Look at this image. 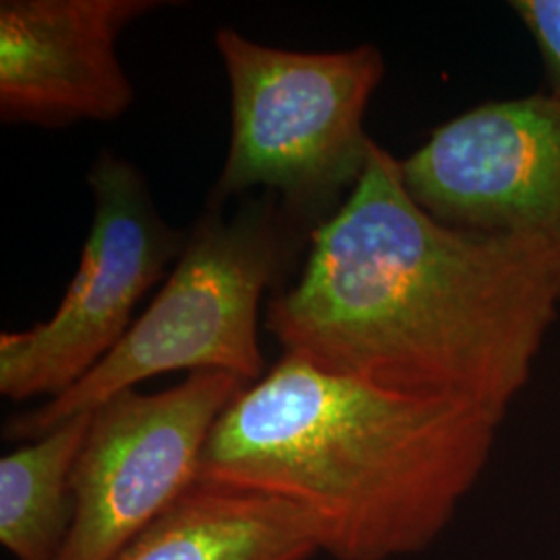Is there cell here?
<instances>
[{
  "label": "cell",
  "instance_id": "cell-6",
  "mask_svg": "<svg viewBox=\"0 0 560 560\" xmlns=\"http://www.w3.org/2000/svg\"><path fill=\"white\" fill-rule=\"evenodd\" d=\"M399 166L432 219L527 252L560 300V101L536 92L474 106Z\"/></svg>",
  "mask_w": 560,
  "mask_h": 560
},
{
  "label": "cell",
  "instance_id": "cell-2",
  "mask_svg": "<svg viewBox=\"0 0 560 560\" xmlns=\"http://www.w3.org/2000/svg\"><path fill=\"white\" fill-rule=\"evenodd\" d=\"M502 420L282 353L222 413L198 481L293 504L330 559L411 557L480 480Z\"/></svg>",
  "mask_w": 560,
  "mask_h": 560
},
{
  "label": "cell",
  "instance_id": "cell-8",
  "mask_svg": "<svg viewBox=\"0 0 560 560\" xmlns=\"http://www.w3.org/2000/svg\"><path fill=\"white\" fill-rule=\"evenodd\" d=\"M166 0H2L0 120L59 129L122 117L136 90L117 40Z\"/></svg>",
  "mask_w": 560,
  "mask_h": 560
},
{
  "label": "cell",
  "instance_id": "cell-9",
  "mask_svg": "<svg viewBox=\"0 0 560 560\" xmlns=\"http://www.w3.org/2000/svg\"><path fill=\"white\" fill-rule=\"evenodd\" d=\"M318 552L293 504L196 481L113 560H310Z\"/></svg>",
  "mask_w": 560,
  "mask_h": 560
},
{
  "label": "cell",
  "instance_id": "cell-10",
  "mask_svg": "<svg viewBox=\"0 0 560 560\" xmlns=\"http://www.w3.org/2000/svg\"><path fill=\"white\" fill-rule=\"evenodd\" d=\"M92 413L0 459V544L18 560H60L73 521L71 474Z\"/></svg>",
  "mask_w": 560,
  "mask_h": 560
},
{
  "label": "cell",
  "instance_id": "cell-4",
  "mask_svg": "<svg viewBox=\"0 0 560 560\" xmlns=\"http://www.w3.org/2000/svg\"><path fill=\"white\" fill-rule=\"evenodd\" d=\"M214 44L231 90V143L210 200L264 189L312 235L365 173L376 141L363 119L384 78L381 50H282L229 25Z\"/></svg>",
  "mask_w": 560,
  "mask_h": 560
},
{
  "label": "cell",
  "instance_id": "cell-1",
  "mask_svg": "<svg viewBox=\"0 0 560 560\" xmlns=\"http://www.w3.org/2000/svg\"><path fill=\"white\" fill-rule=\"evenodd\" d=\"M559 307L527 252L432 219L374 143L358 187L312 233L300 280L270 301L266 330L326 372L504 418Z\"/></svg>",
  "mask_w": 560,
  "mask_h": 560
},
{
  "label": "cell",
  "instance_id": "cell-7",
  "mask_svg": "<svg viewBox=\"0 0 560 560\" xmlns=\"http://www.w3.org/2000/svg\"><path fill=\"white\" fill-rule=\"evenodd\" d=\"M249 382L191 372L162 393L136 388L92 411L71 474L73 521L60 560H113L196 486L214 425Z\"/></svg>",
  "mask_w": 560,
  "mask_h": 560
},
{
  "label": "cell",
  "instance_id": "cell-3",
  "mask_svg": "<svg viewBox=\"0 0 560 560\" xmlns=\"http://www.w3.org/2000/svg\"><path fill=\"white\" fill-rule=\"evenodd\" d=\"M310 237L270 194L247 201L229 219L222 203L208 200L171 277L140 320L78 384L7 421L4 436L36 441L136 384L177 370L260 381L266 368L258 340L261 295Z\"/></svg>",
  "mask_w": 560,
  "mask_h": 560
},
{
  "label": "cell",
  "instance_id": "cell-5",
  "mask_svg": "<svg viewBox=\"0 0 560 560\" xmlns=\"http://www.w3.org/2000/svg\"><path fill=\"white\" fill-rule=\"evenodd\" d=\"M94 217L80 266L52 318L0 335V395L59 397L101 363L131 328L141 298L185 249L140 171L106 150L88 173Z\"/></svg>",
  "mask_w": 560,
  "mask_h": 560
},
{
  "label": "cell",
  "instance_id": "cell-11",
  "mask_svg": "<svg viewBox=\"0 0 560 560\" xmlns=\"http://www.w3.org/2000/svg\"><path fill=\"white\" fill-rule=\"evenodd\" d=\"M511 9L540 52L546 94L560 101V0H513Z\"/></svg>",
  "mask_w": 560,
  "mask_h": 560
}]
</instances>
